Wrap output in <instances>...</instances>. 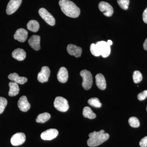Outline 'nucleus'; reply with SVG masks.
Masks as SVG:
<instances>
[{
	"mask_svg": "<svg viewBox=\"0 0 147 147\" xmlns=\"http://www.w3.org/2000/svg\"><path fill=\"white\" fill-rule=\"evenodd\" d=\"M28 36V32L24 28L18 29L16 31L13 36L14 39L20 42H24L26 41Z\"/></svg>",
	"mask_w": 147,
	"mask_h": 147,
	"instance_id": "obj_12",
	"label": "nucleus"
},
{
	"mask_svg": "<svg viewBox=\"0 0 147 147\" xmlns=\"http://www.w3.org/2000/svg\"><path fill=\"white\" fill-rule=\"evenodd\" d=\"M59 4L61 10L67 16L75 18L80 15V9L73 2L69 0H60Z\"/></svg>",
	"mask_w": 147,
	"mask_h": 147,
	"instance_id": "obj_1",
	"label": "nucleus"
},
{
	"mask_svg": "<svg viewBox=\"0 0 147 147\" xmlns=\"http://www.w3.org/2000/svg\"><path fill=\"white\" fill-rule=\"evenodd\" d=\"M143 21L146 24H147V7L144 11L143 13Z\"/></svg>",
	"mask_w": 147,
	"mask_h": 147,
	"instance_id": "obj_32",
	"label": "nucleus"
},
{
	"mask_svg": "<svg viewBox=\"0 0 147 147\" xmlns=\"http://www.w3.org/2000/svg\"><path fill=\"white\" fill-rule=\"evenodd\" d=\"M22 0H10L7 7L6 13L8 15L14 13L21 5Z\"/></svg>",
	"mask_w": 147,
	"mask_h": 147,
	"instance_id": "obj_9",
	"label": "nucleus"
},
{
	"mask_svg": "<svg viewBox=\"0 0 147 147\" xmlns=\"http://www.w3.org/2000/svg\"><path fill=\"white\" fill-rule=\"evenodd\" d=\"M143 46H144V50H147V38L146 39V40H145Z\"/></svg>",
	"mask_w": 147,
	"mask_h": 147,
	"instance_id": "obj_33",
	"label": "nucleus"
},
{
	"mask_svg": "<svg viewBox=\"0 0 147 147\" xmlns=\"http://www.w3.org/2000/svg\"><path fill=\"white\" fill-rule=\"evenodd\" d=\"M26 140V136L22 132H18L12 136L10 139V142L13 146H17L23 144Z\"/></svg>",
	"mask_w": 147,
	"mask_h": 147,
	"instance_id": "obj_7",
	"label": "nucleus"
},
{
	"mask_svg": "<svg viewBox=\"0 0 147 147\" xmlns=\"http://www.w3.org/2000/svg\"><path fill=\"white\" fill-rule=\"evenodd\" d=\"M80 75L83 78L82 85L83 88L86 90L90 89L93 83L92 74L86 69H84L80 72Z\"/></svg>",
	"mask_w": 147,
	"mask_h": 147,
	"instance_id": "obj_3",
	"label": "nucleus"
},
{
	"mask_svg": "<svg viewBox=\"0 0 147 147\" xmlns=\"http://www.w3.org/2000/svg\"><path fill=\"white\" fill-rule=\"evenodd\" d=\"M9 87L8 94L9 96H14L19 93L20 88L18 84L14 82H10L9 84Z\"/></svg>",
	"mask_w": 147,
	"mask_h": 147,
	"instance_id": "obj_20",
	"label": "nucleus"
},
{
	"mask_svg": "<svg viewBox=\"0 0 147 147\" xmlns=\"http://www.w3.org/2000/svg\"><path fill=\"white\" fill-rule=\"evenodd\" d=\"M107 43L109 45H111L113 44V42H112V40H108L107 41Z\"/></svg>",
	"mask_w": 147,
	"mask_h": 147,
	"instance_id": "obj_34",
	"label": "nucleus"
},
{
	"mask_svg": "<svg viewBox=\"0 0 147 147\" xmlns=\"http://www.w3.org/2000/svg\"><path fill=\"white\" fill-rule=\"evenodd\" d=\"M68 78V73L65 67H61L58 71L57 79L59 82L62 83H65L67 82Z\"/></svg>",
	"mask_w": 147,
	"mask_h": 147,
	"instance_id": "obj_16",
	"label": "nucleus"
},
{
	"mask_svg": "<svg viewBox=\"0 0 147 147\" xmlns=\"http://www.w3.org/2000/svg\"><path fill=\"white\" fill-rule=\"evenodd\" d=\"M12 56L13 58L18 61H22L26 59V53L23 49L18 48L12 52Z\"/></svg>",
	"mask_w": 147,
	"mask_h": 147,
	"instance_id": "obj_19",
	"label": "nucleus"
},
{
	"mask_svg": "<svg viewBox=\"0 0 147 147\" xmlns=\"http://www.w3.org/2000/svg\"><path fill=\"white\" fill-rule=\"evenodd\" d=\"M54 105L56 109L61 112H66L69 108L67 100L61 96H57L55 98Z\"/></svg>",
	"mask_w": 147,
	"mask_h": 147,
	"instance_id": "obj_4",
	"label": "nucleus"
},
{
	"mask_svg": "<svg viewBox=\"0 0 147 147\" xmlns=\"http://www.w3.org/2000/svg\"><path fill=\"white\" fill-rule=\"evenodd\" d=\"M89 139H88L87 144L89 146L96 147L99 146L109 139V134L105 133L103 129L99 131H94L89 134Z\"/></svg>",
	"mask_w": 147,
	"mask_h": 147,
	"instance_id": "obj_2",
	"label": "nucleus"
},
{
	"mask_svg": "<svg viewBox=\"0 0 147 147\" xmlns=\"http://www.w3.org/2000/svg\"><path fill=\"white\" fill-rule=\"evenodd\" d=\"M18 106L21 111L27 112L30 108V105L28 101L26 96H23L20 98L18 102Z\"/></svg>",
	"mask_w": 147,
	"mask_h": 147,
	"instance_id": "obj_14",
	"label": "nucleus"
},
{
	"mask_svg": "<svg viewBox=\"0 0 147 147\" xmlns=\"http://www.w3.org/2000/svg\"><path fill=\"white\" fill-rule=\"evenodd\" d=\"M40 37L38 35L32 36L28 40V43L34 50L38 51L40 49Z\"/></svg>",
	"mask_w": 147,
	"mask_h": 147,
	"instance_id": "obj_15",
	"label": "nucleus"
},
{
	"mask_svg": "<svg viewBox=\"0 0 147 147\" xmlns=\"http://www.w3.org/2000/svg\"><path fill=\"white\" fill-rule=\"evenodd\" d=\"M50 74V68L47 66L42 67L41 71L38 74L37 79L40 83L47 82Z\"/></svg>",
	"mask_w": 147,
	"mask_h": 147,
	"instance_id": "obj_11",
	"label": "nucleus"
},
{
	"mask_svg": "<svg viewBox=\"0 0 147 147\" xmlns=\"http://www.w3.org/2000/svg\"><path fill=\"white\" fill-rule=\"evenodd\" d=\"M83 115L85 117L89 119H94L96 115L93 112L91 109L88 107H84L83 111Z\"/></svg>",
	"mask_w": 147,
	"mask_h": 147,
	"instance_id": "obj_22",
	"label": "nucleus"
},
{
	"mask_svg": "<svg viewBox=\"0 0 147 147\" xmlns=\"http://www.w3.org/2000/svg\"><path fill=\"white\" fill-rule=\"evenodd\" d=\"M128 122L129 125L133 127L137 128L140 126V122L139 119L135 117H131L129 118Z\"/></svg>",
	"mask_w": 147,
	"mask_h": 147,
	"instance_id": "obj_27",
	"label": "nucleus"
},
{
	"mask_svg": "<svg viewBox=\"0 0 147 147\" xmlns=\"http://www.w3.org/2000/svg\"><path fill=\"white\" fill-rule=\"evenodd\" d=\"M96 84L98 88L104 90L106 88V83L105 77L101 74H96L95 77Z\"/></svg>",
	"mask_w": 147,
	"mask_h": 147,
	"instance_id": "obj_18",
	"label": "nucleus"
},
{
	"mask_svg": "<svg viewBox=\"0 0 147 147\" xmlns=\"http://www.w3.org/2000/svg\"><path fill=\"white\" fill-rule=\"evenodd\" d=\"M27 28L29 30L32 32H36L39 30V24L37 21L32 20L29 21L27 24Z\"/></svg>",
	"mask_w": 147,
	"mask_h": 147,
	"instance_id": "obj_21",
	"label": "nucleus"
},
{
	"mask_svg": "<svg viewBox=\"0 0 147 147\" xmlns=\"http://www.w3.org/2000/svg\"><path fill=\"white\" fill-rule=\"evenodd\" d=\"M98 8L105 16L108 17L112 16L114 12L113 7L106 2H100L98 4Z\"/></svg>",
	"mask_w": 147,
	"mask_h": 147,
	"instance_id": "obj_8",
	"label": "nucleus"
},
{
	"mask_svg": "<svg viewBox=\"0 0 147 147\" xmlns=\"http://www.w3.org/2000/svg\"><path fill=\"white\" fill-rule=\"evenodd\" d=\"M9 79L17 84L23 85L26 83L28 79L25 77H21L16 73L10 74L8 75Z\"/></svg>",
	"mask_w": 147,
	"mask_h": 147,
	"instance_id": "obj_17",
	"label": "nucleus"
},
{
	"mask_svg": "<svg viewBox=\"0 0 147 147\" xmlns=\"http://www.w3.org/2000/svg\"><path fill=\"white\" fill-rule=\"evenodd\" d=\"M117 3L121 8L127 10L128 9L129 3V0H117Z\"/></svg>",
	"mask_w": 147,
	"mask_h": 147,
	"instance_id": "obj_28",
	"label": "nucleus"
},
{
	"mask_svg": "<svg viewBox=\"0 0 147 147\" xmlns=\"http://www.w3.org/2000/svg\"><path fill=\"white\" fill-rule=\"evenodd\" d=\"M139 146L141 147H147V136L141 139L139 142Z\"/></svg>",
	"mask_w": 147,
	"mask_h": 147,
	"instance_id": "obj_31",
	"label": "nucleus"
},
{
	"mask_svg": "<svg viewBox=\"0 0 147 147\" xmlns=\"http://www.w3.org/2000/svg\"><path fill=\"white\" fill-rule=\"evenodd\" d=\"M88 103L90 105L96 108H100L102 106V104L100 100L97 98H92L88 100Z\"/></svg>",
	"mask_w": 147,
	"mask_h": 147,
	"instance_id": "obj_24",
	"label": "nucleus"
},
{
	"mask_svg": "<svg viewBox=\"0 0 147 147\" xmlns=\"http://www.w3.org/2000/svg\"><path fill=\"white\" fill-rule=\"evenodd\" d=\"M90 50L92 55L95 57H99L100 55V51L98 47L94 43H93L91 44Z\"/></svg>",
	"mask_w": 147,
	"mask_h": 147,
	"instance_id": "obj_25",
	"label": "nucleus"
},
{
	"mask_svg": "<svg viewBox=\"0 0 147 147\" xmlns=\"http://www.w3.org/2000/svg\"><path fill=\"white\" fill-rule=\"evenodd\" d=\"M100 51V55L102 57L106 58L110 55L111 53L110 46L104 41H98L96 44Z\"/></svg>",
	"mask_w": 147,
	"mask_h": 147,
	"instance_id": "obj_6",
	"label": "nucleus"
},
{
	"mask_svg": "<svg viewBox=\"0 0 147 147\" xmlns=\"http://www.w3.org/2000/svg\"><path fill=\"white\" fill-rule=\"evenodd\" d=\"M67 53L71 56H74L76 58L81 57L82 53V48L73 44H69L67 45Z\"/></svg>",
	"mask_w": 147,
	"mask_h": 147,
	"instance_id": "obj_13",
	"label": "nucleus"
},
{
	"mask_svg": "<svg viewBox=\"0 0 147 147\" xmlns=\"http://www.w3.org/2000/svg\"><path fill=\"white\" fill-rule=\"evenodd\" d=\"M40 16L50 26H54L55 24V19L52 14L49 13L45 9L41 8L38 11Z\"/></svg>",
	"mask_w": 147,
	"mask_h": 147,
	"instance_id": "obj_5",
	"label": "nucleus"
},
{
	"mask_svg": "<svg viewBox=\"0 0 147 147\" xmlns=\"http://www.w3.org/2000/svg\"><path fill=\"white\" fill-rule=\"evenodd\" d=\"M146 110H147V108H146Z\"/></svg>",
	"mask_w": 147,
	"mask_h": 147,
	"instance_id": "obj_35",
	"label": "nucleus"
},
{
	"mask_svg": "<svg viewBox=\"0 0 147 147\" xmlns=\"http://www.w3.org/2000/svg\"><path fill=\"white\" fill-rule=\"evenodd\" d=\"M137 97L139 100L142 101L145 100L147 97V90L144 91L142 92L139 94L137 96Z\"/></svg>",
	"mask_w": 147,
	"mask_h": 147,
	"instance_id": "obj_30",
	"label": "nucleus"
},
{
	"mask_svg": "<svg viewBox=\"0 0 147 147\" xmlns=\"http://www.w3.org/2000/svg\"><path fill=\"white\" fill-rule=\"evenodd\" d=\"M50 115L48 113H45L39 114L37 117L36 121L39 123H44L45 122L49 120L50 118Z\"/></svg>",
	"mask_w": 147,
	"mask_h": 147,
	"instance_id": "obj_23",
	"label": "nucleus"
},
{
	"mask_svg": "<svg viewBox=\"0 0 147 147\" xmlns=\"http://www.w3.org/2000/svg\"><path fill=\"white\" fill-rule=\"evenodd\" d=\"M7 104V101L5 98L0 96V114L4 111L6 106Z\"/></svg>",
	"mask_w": 147,
	"mask_h": 147,
	"instance_id": "obj_29",
	"label": "nucleus"
},
{
	"mask_svg": "<svg viewBox=\"0 0 147 147\" xmlns=\"http://www.w3.org/2000/svg\"><path fill=\"white\" fill-rule=\"evenodd\" d=\"M143 76L142 73L139 71H135L133 72V79L134 83L138 84L142 81Z\"/></svg>",
	"mask_w": 147,
	"mask_h": 147,
	"instance_id": "obj_26",
	"label": "nucleus"
},
{
	"mask_svg": "<svg viewBox=\"0 0 147 147\" xmlns=\"http://www.w3.org/2000/svg\"><path fill=\"white\" fill-rule=\"evenodd\" d=\"M59 134V132L55 129H50L41 133L40 137L43 140L50 141L55 139Z\"/></svg>",
	"mask_w": 147,
	"mask_h": 147,
	"instance_id": "obj_10",
	"label": "nucleus"
}]
</instances>
